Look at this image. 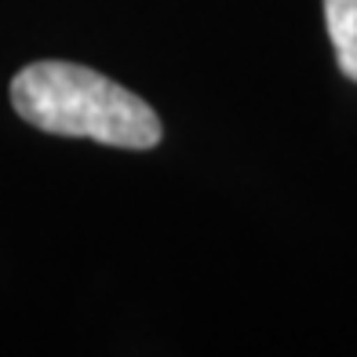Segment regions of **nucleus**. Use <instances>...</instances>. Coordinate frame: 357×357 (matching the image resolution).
<instances>
[{
	"label": "nucleus",
	"instance_id": "f03ea898",
	"mask_svg": "<svg viewBox=\"0 0 357 357\" xmlns=\"http://www.w3.org/2000/svg\"><path fill=\"white\" fill-rule=\"evenodd\" d=\"M324 26H328L339 70L357 84V0H324Z\"/></svg>",
	"mask_w": 357,
	"mask_h": 357
},
{
	"label": "nucleus",
	"instance_id": "f257e3e1",
	"mask_svg": "<svg viewBox=\"0 0 357 357\" xmlns=\"http://www.w3.org/2000/svg\"><path fill=\"white\" fill-rule=\"evenodd\" d=\"M11 106L47 135L95 139L121 150H153L165 135L150 102L77 62H29L11 80Z\"/></svg>",
	"mask_w": 357,
	"mask_h": 357
}]
</instances>
